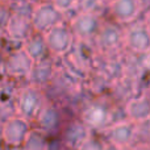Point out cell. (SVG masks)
<instances>
[{
	"instance_id": "obj_1",
	"label": "cell",
	"mask_w": 150,
	"mask_h": 150,
	"mask_svg": "<svg viewBox=\"0 0 150 150\" xmlns=\"http://www.w3.org/2000/svg\"><path fill=\"white\" fill-rule=\"evenodd\" d=\"M49 103V99L46 92L42 88H38L32 84H24L18 90L16 96V111L17 116L28 120L30 124H33L46 104Z\"/></svg>"
},
{
	"instance_id": "obj_2",
	"label": "cell",
	"mask_w": 150,
	"mask_h": 150,
	"mask_svg": "<svg viewBox=\"0 0 150 150\" xmlns=\"http://www.w3.org/2000/svg\"><path fill=\"white\" fill-rule=\"evenodd\" d=\"M30 21H32V25H33V29L36 33L45 34L50 29L54 28V26L65 24L66 15H65V12L59 11L55 5H53L49 1V3L36 5L33 8Z\"/></svg>"
},
{
	"instance_id": "obj_3",
	"label": "cell",
	"mask_w": 150,
	"mask_h": 150,
	"mask_svg": "<svg viewBox=\"0 0 150 150\" xmlns=\"http://www.w3.org/2000/svg\"><path fill=\"white\" fill-rule=\"evenodd\" d=\"M5 76L11 79L18 80L21 83H26V79L30 75L34 62L28 57L23 47L3 54Z\"/></svg>"
},
{
	"instance_id": "obj_4",
	"label": "cell",
	"mask_w": 150,
	"mask_h": 150,
	"mask_svg": "<svg viewBox=\"0 0 150 150\" xmlns=\"http://www.w3.org/2000/svg\"><path fill=\"white\" fill-rule=\"evenodd\" d=\"M52 57H65L73 46V33L69 25L61 24L44 34Z\"/></svg>"
},
{
	"instance_id": "obj_5",
	"label": "cell",
	"mask_w": 150,
	"mask_h": 150,
	"mask_svg": "<svg viewBox=\"0 0 150 150\" xmlns=\"http://www.w3.org/2000/svg\"><path fill=\"white\" fill-rule=\"evenodd\" d=\"M32 129H33V127L28 120L23 119L20 116L12 117L1 127L3 144L5 146L20 148V146H23L24 141L26 140Z\"/></svg>"
},
{
	"instance_id": "obj_6",
	"label": "cell",
	"mask_w": 150,
	"mask_h": 150,
	"mask_svg": "<svg viewBox=\"0 0 150 150\" xmlns=\"http://www.w3.org/2000/svg\"><path fill=\"white\" fill-rule=\"evenodd\" d=\"M63 124V107L49 101L38 119L32 124V127L41 132L46 133L50 137H55L57 132L61 129Z\"/></svg>"
},
{
	"instance_id": "obj_7",
	"label": "cell",
	"mask_w": 150,
	"mask_h": 150,
	"mask_svg": "<svg viewBox=\"0 0 150 150\" xmlns=\"http://www.w3.org/2000/svg\"><path fill=\"white\" fill-rule=\"evenodd\" d=\"M4 33L8 40L23 45L36 32L33 29L29 16L20 15V13H11L7 25L4 28Z\"/></svg>"
},
{
	"instance_id": "obj_8",
	"label": "cell",
	"mask_w": 150,
	"mask_h": 150,
	"mask_svg": "<svg viewBox=\"0 0 150 150\" xmlns=\"http://www.w3.org/2000/svg\"><path fill=\"white\" fill-rule=\"evenodd\" d=\"M58 69V58L49 57L47 59L37 62L33 65L30 75L26 79V83L32 86H36L38 88H45L50 84Z\"/></svg>"
},
{
	"instance_id": "obj_9",
	"label": "cell",
	"mask_w": 150,
	"mask_h": 150,
	"mask_svg": "<svg viewBox=\"0 0 150 150\" xmlns=\"http://www.w3.org/2000/svg\"><path fill=\"white\" fill-rule=\"evenodd\" d=\"M23 49L34 63L41 62V61H45L49 57H52L49 49H47L44 34L40 33H34L30 38L26 40L23 44Z\"/></svg>"
},
{
	"instance_id": "obj_10",
	"label": "cell",
	"mask_w": 150,
	"mask_h": 150,
	"mask_svg": "<svg viewBox=\"0 0 150 150\" xmlns=\"http://www.w3.org/2000/svg\"><path fill=\"white\" fill-rule=\"evenodd\" d=\"M50 141H52L50 136L33 128L28 134L26 140L24 141L21 148H23V150H49Z\"/></svg>"
},
{
	"instance_id": "obj_11",
	"label": "cell",
	"mask_w": 150,
	"mask_h": 150,
	"mask_svg": "<svg viewBox=\"0 0 150 150\" xmlns=\"http://www.w3.org/2000/svg\"><path fill=\"white\" fill-rule=\"evenodd\" d=\"M17 116L16 111V100L0 101V125H4L8 120Z\"/></svg>"
},
{
	"instance_id": "obj_12",
	"label": "cell",
	"mask_w": 150,
	"mask_h": 150,
	"mask_svg": "<svg viewBox=\"0 0 150 150\" xmlns=\"http://www.w3.org/2000/svg\"><path fill=\"white\" fill-rule=\"evenodd\" d=\"M11 8L8 4H4V3H0V28L4 29L5 25H7V21L11 16Z\"/></svg>"
},
{
	"instance_id": "obj_13",
	"label": "cell",
	"mask_w": 150,
	"mask_h": 150,
	"mask_svg": "<svg viewBox=\"0 0 150 150\" xmlns=\"http://www.w3.org/2000/svg\"><path fill=\"white\" fill-rule=\"evenodd\" d=\"M74 1L75 0H50V3H52L53 5H55V7L59 11H62V12H66V11L70 9L74 5Z\"/></svg>"
},
{
	"instance_id": "obj_14",
	"label": "cell",
	"mask_w": 150,
	"mask_h": 150,
	"mask_svg": "<svg viewBox=\"0 0 150 150\" xmlns=\"http://www.w3.org/2000/svg\"><path fill=\"white\" fill-rule=\"evenodd\" d=\"M5 41H7V37H5L4 29L0 28V54H1V52H3V47H4Z\"/></svg>"
},
{
	"instance_id": "obj_15",
	"label": "cell",
	"mask_w": 150,
	"mask_h": 150,
	"mask_svg": "<svg viewBox=\"0 0 150 150\" xmlns=\"http://www.w3.org/2000/svg\"><path fill=\"white\" fill-rule=\"evenodd\" d=\"M5 71H4V63H3V54H0V83L5 79Z\"/></svg>"
},
{
	"instance_id": "obj_16",
	"label": "cell",
	"mask_w": 150,
	"mask_h": 150,
	"mask_svg": "<svg viewBox=\"0 0 150 150\" xmlns=\"http://www.w3.org/2000/svg\"><path fill=\"white\" fill-rule=\"evenodd\" d=\"M29 3H30L32 5H34V7H36V5H40V4H44V3H49L50 0H28Z\"/></svg>"
},
{
	"instance_id": "obj_17",
	"label": "cell",
	"mask_w": 150,
	"mask_h": 150,
	"mask_svg": "<svg viewBox=\"0 0 150 150\" xmlns=\"http://www.w3.org/2000/svg\"><path fill=\"white\" fill-rule=\"evenodd\" d=\"M0 3H4V4H9L11 0H0Z\"/></svg>"
},
{
	"instance_id": "obj_18",
	"label": "cell",
	"mask_w": 150,
	"mask_h": 150,
	"mask_svg": "<svg viewBox=\"0 0 150 150\" xmlns=\"http://www.w3.org/2000/svg\"><path fill=\"white\" fill-rule=\"evenodd\" d=\"M3 144V140H1V125H0V145Z\"/></svg>"
}]
</instances>
